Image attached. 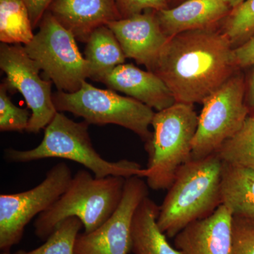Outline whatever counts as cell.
Segmentation results:
<instances>
[{"mask_svg": "<svg viewBox=\"0 0 254 254\" xmlns=\"http://www.w3.org/2000/svg\"><path fill=\"white\" fill-rule=\"evenodd\" d=\"M233 50L223 32H184L169 38L151 71L166 83L177 103H201L233 76Z\"/></svg>", "mask_w": 254, "mask_h": 254, "instance_id": "obj_1", "label": "cell"}, {"mask_svg": "<svg viewBox=\"0 0 254 254\" xmlns=\"http://www.w3.org/2000/svg\"><path fill=\"white\" fill-rule=\"evenodd\" d=\"M223 162L216 153L190 159L179 169L160 206L158 226L169 238L185 227L206 218L222 205Z\"/></svg>", "mask_w": 254, "mask_h": 254, "instance_id": "obj_2", "label": "cell"}, {"mask_svg": "<svg viewBox=\"0 0 254 254\" xmlns=\"http://www.w3.org/2000/svg\"><path fill=\"white\" fill-rule=\"evenodd\" d=\"M86 122L76 123L58 112L45 128L41 143L28 150L8 148L4 156L11 163H28L46 158L72 160L91 170L95 177H146V170L130 160L110 162L102 158L92 144Z\"/></svg>", "mask_w": 254, "mask_h": 254, "instance_id": "obj_3", "label": "cell"}, {"mask_svg": "<svg viewBox=\"0 0 254 254\" xmlns=\"http://www.w3.org/2000/svg\"><path fill=\"white\" fill-rule=\"evenodd\" d=\"M126 180L118 176L98 178L86 170H79L59 199L36 218V236L46 240L62 222L71 217L81 220L86 233L94 231L118 208Z\"/></svg>", "mask_w": 254, "mask_h": 254, "instance_id": "obj_4", "label": "cell"}, {"mask_svg": "<svg viewBox=\"0 0 254 254\" xmlns=\"http://www.w3.org/2000/svg\"><path fill=\"white\" fill-rule=\"evenodd\" d=\"M198 116L193 105L176 103L155 113L153 131L145 142L148 153L147 185L153 190H167L179 169L190 161Z\"/></svg>", "mask_w": 254, "mask_h": 254, "instance_id": "obj_5", "label": "cell"}, {"mask_svg": "<svg viewBox=\"0 0 254 254\" xmlns=\"http://www.w3.org/2000/svg\"><path fill=\"white\" fill-rule=\"evenodd\" d=\"M58 112H68L84 119L88 125H115L134 132L146 142L155 113L138 100L123 96L113 90L100 89L84 81L74 93L58 91L53 94Z\"/></svg>", "mask_w": 254, "mask_h": 254, "instance_id": "obj_6", "label": "cell"}, {"mask_svg": "<svg viewBox=\"0 0 254 254\" xmlns=\"http://www.w3.org/2000/svg\"><path fill=\"white\" fill-rule=\"evenodd\" d=\"M39 31L24 46L28 56L58 91L74 93L90 76L89 64L80 53L76 38L47 10Z\"/></svg>", "mask_w": 254, "mask_h": 254, "instance_id": "obj_7", "label": "cell"}, {"mask_svg": "<svg viewBox=\"0 0 254 254\" xmlns=\"http://www.w3.org/2000/svg\"><path fill=\"white\" fill-rule=\"evenodd\" d=\"M245 85L240 74H234L203 100L192 148L191 159L215 154L240 131L248 118Z\"/></svg>", "mask_w": 254, "mask_h": 254, "instance_id": "obj_8", "label": "cell"}, {"mask_svg": "<svg viewBox=\"0 0 254 254\" xmlns=\"http://www.w3.org/2000/svg\"><path fill=\"white\" fill-rule=\"evenodd\" d=\"M73 175L64 163L47 173L38 186L26 191L0 195V250L9 252L22 239L32 219L50 208L64 193Z\"/></svg>", "mask_w": 254, "mask_h": 254, "instance_id": "obj_9", "label": "cell"}, {"mask_svg": "<svg viewBox=\"0 0 254 254\" xmlns=\"http://www.w3.org/2000/svg\"><path fill=\"white\" fill-rule=\"evenodd\" d=\"M0 68L6 74L8 89L21 93L31 111L26 131L36 133L46 128L58 113L52 94L53 82L42 79L41 69L21 45L1 43Z\"/></svg>", "mask_w": 254, "mask_h": 254, "instance_id": "obj_10", "label": "cell"}, {"mask_svg": "<svg viewBox=\"0 0 254 254\" xmlns=\"http://www.w3.org/2000/svg\"><path fill=\"white\" fill-rule=\"evenodd\" d=\"M141 177L127 179L121 201L111 217L94 231L78 234L74 254H128L131 251V225L142 200L148 196Z\"/></svg>", "mask_w": 254, "mask_h": 254, "instance_id": "obj_11", "label": "cell"}, {"mask_svg": "<svg viewBox=\"0 0 254 254\" xmlns=\"http://www.w3.org/2000/svg\"><path fill=\"white\" fill-rule=\"evenodd\" d=\"M107 26L116 36L126 58L145 65L151 71L169 39L160 27L155 11L148 10Z\"/></svg>", "mask_w": 254, "mask_h": 254, "instance_id": "obj_12", "label": "cell"}, {"mask_svg": "<svg viewBox=\"0 0 254 254\" xmlns=\"http://www.w3.org/2000/svg\"><path fill=\"white\" fill-rule=\"evenodd\" d=\"M231 212L220 205L211 215L195 220L175 237V248L183 254H230Z\"/></svg>", "mask_w": 254, "mask_h": 254, "instance_id": "obj_13", "label": "cell"}, {"mask_svg": "<svg viewBox=\"0 0 254 254\" xmlns=\"http://www.w3.org/2000/svg\"><path fill=\"white\" fill-rule=\"evenodd\" d=\"M101 82L110 89L122 92L158 112L177 103L170 88L158 75L131 64L116 66Z\"/></svg>", "mask_w": 254, "mask_h": 254, "instance_id": "obj_14", "label": "cell"}, {"mask_svg": "<svg viewBox=\"0 0 254 254\" xmlns=\"http://www.w3.org/2000/svg\"><path fill=\"white\" fill-rule=\"evenodd\" d=\"M48 10L76 40L85 43L96 28L121 19L115 0H54Z\"/></svg>", "mask_w": 254, "mask_h": 254, "instance_id": "obj_15", "label": "cell"}, {"mask_svg": "<svg viewBox=\"0 0 254 254\" xmlns=\"http://www.w3.org/2000/svg\"><path fill=\"white\" fill-rule=\"evenodd\" d=\"M229 0H186L171 8L155 11L163 33L171 38L184 32L210 28L231 13Z\"/></svg>", "mask_w": 254, "mask_h": 254, "instance_id": "obj_16", "label": "cell"}, {"mask_svg": "<svg viewBox=\"0 0 254 254\" xmlns=\"http://www.w3.org/2000/svg\"><path fill=\"white\" fill-rule=\"evenodd\" d=\"M160 206L149 197L137 208L131 225V252L134 254H183L169 244L158 226Z\"/></svg>", "mask_w": 254, "mask_h": 254, "instance_id": "obj_17", "label": "cell"}, {"mask_svg": "<svg viewBox=\"0 0 254 254\" xmlns=\"http://www.w3.org/2000/svg\"><path fill=\"white\" fill-rule=\"evenodd\" d=\"M221 200L233 216L254 220V169L223 162Z\"/></svg>", "mask_w": 254, "mask_h": 254, "instance_id": "obj_18", "label": "cell"}, {"mask_svg": "<svg viewBox=\"0 0 254 254\" xmlns=\"http://www.w3.org/2000/svg\"><path fill=\"white\" fill-rule=\"evenodd\" d=\"M85 58L89 64V78L101 82L114 68L125 63L127 58L113 31L105 25L88 37Z\"/></svg>", "mask_w": 254, "mask_h": 254, "instance_id": "obj_19", "label": "cell"}, {"mask_svg": "<svg viewBox=\"0 0 254 254\" xmlns=\"http://www.w3.org/2000/svg\"><path fill=\"white\" fill-rule=\"evenodd\" d=\"M23 0H0V41L6 44L27 45L34 35Z\"/></svg>", "mask_w": 254, "mask_h": 254, "instance_id": "obj_20", "label": "cell"}, {"mask_svg": "<svg viewBox=\"0 0 254 254\" xmlns=\"http://www.w3.org/2000/svg\"><path fill=\"white\" fill-rule=\"evenodd\" d=\"M216 154L224 163L254 169V123L249 117L240 131Z\"/></svg>", "mask_w": 254, "mask_h": 254, "instance_id": "obj_21", "label": "cell"}, {"mask_svg": "<svg viewBox=\"0 0 254 254\" xmlns=\"http://www.w3.org/2000/svg\"><path fill=\"white\" fill-rule=\"evenodd\" d=\"M83 223L76 217L64 220L46 242L35 250H20L14 254H74L75 243Z\"/></svg>", "mask_w": 254, "mask_h": 254, "instance_id": "obj_22", "label": "cell"}, {"mask_svg": "<svg viewBox=\"0 0 254 254\" xmlns=\"http://www.w3.org/2000/svg\"><path fill=\"white\" fill-rule=\"evenodd\" d=\"M223 33L232 46H240L254 36V0H244L232 9L225 23Z\"/></svg>", "mask_w": 254, "mask_h": 254, "instance_id": "obj_23", "label": "cell"}, {"mask_svg": "<svg viewBox=\"0 0 254 254\" xmlns=\"http://www.w3.org/2000/svg\"><path fill=\"white\" fill-rule=\"evenodd\" d=\"M4 82L0 85V131H26L31 114L28 108L16 106L7 94Z\"/></svg>", "mask_w": 254, "mask_h": 254, "instance_id": "obj_24", "label": "cell"}, {"mask_svg": "<svg viewBox=\"0 0 254 254\" xmlns=\"http://www.w3.org/2000/svg\"><path fill=\"white\" fill-rule=\"evenodd\" d=\"M230 254H254V219L233 216Z\"/></svg>", "mask_w": 254, "mask_h": 254, "instance_id": "obj_25", "label": "cell"}, {"mask_svg": "<svg viewBox=\"0 0 254 254\" xmlns=\"http://www.w3.org/2000/svg\"><path fill=\"white\" fill-rule=\"evenodd\" d=\"M168 0H115L121 18L141 14L148 10L160 11L168 8Z\"/></svg>", "mask_w": 254, "mask_h": 254, "instance_id": "obj_26", "label": "cell"}, {"mask_svg": "<svg viewBox=\"0 0 254 254\" xmlns=\"http://www.w3.org/2000/svg\"><path fill=\"white\" fill-rule=\"evenodd\" d=\"M234 58L237 68L254 65V35L245 43L234 48Z\"/></svg>", "mask_w": 254, "mask_h": 254, "instance_id": "obj_27", "label": "cell"}, {"mask_svg": "<svg viewBox=\"0 0 254 254\" xmlns=\"http://www.w3.org/2000/svg\"><path fill=\"white\" fill-rule=\"evenodd\" d=\"M27 6L33 28L38 26L43 15L54 0H23Z\"/></svg>", "mask_w": 254, "mask_h": 254, "instance_id": "obj_28", "label": "cell"}, {"mask_svg": "<svg viewBox=\"0 0 254 254\" xmlns=\"http://www.w3.org/2000/svg\"><path fill=\"white\" fill-rule=\"evenodd\" d=\"M250 104L254 108V71L250 83Z\"/></svg>", "mask_w": 254, "mask_h": 254, "instance_id": "obj_29", "label": "cell"}, {"mask_svg": "<svg viewBox=\"0 0 254 254\" xmlns=\"http://www.w3.org/2000/svg\"><path fill=\"white\" fill-rule=\"evenodd\" d=\"M229 1H230V5H231L232 9H233L239 6L244 0H229Z\"/></svg>", "mask_w": 254, "mask_h": 254, "instance_id": "obj_30", "label": "cell"}, {"mask_svg": "<svg viewBox=\"0 0 254 254\" xmlns=\"http://www.w3.org/2000/svg\"><path fill=\"white\" fill-rule=\"evenodd\" d=\"M249 119H250L251 121L254 122V115H253V116L249 117Z\"/></svg>", "mask_w": 254, "mask_h": 254, "instance_id": "obj_31", "label": "cell"}, {"mask_svg": "<svg viewBox=\"0 0 254 254\" xmlns=\"http://www.w3.org/2000/svg\"><path fill=\"white\" fill-rule=\"evenodd\" d=\"M1 254H11L9 253V252H3V253Z\"/></svg>", "mask_w": 254, "mask_h": 254, "instance_id": "obj_32", "label": "cell"}]
</instances>
